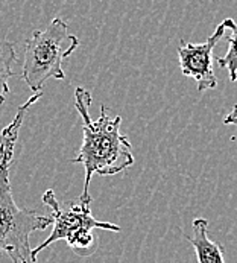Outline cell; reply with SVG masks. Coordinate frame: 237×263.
<instances>
[{"mask_svg": "<svg viewBox=\"0 0 237 263\" xmlns=\"http://www.w3.org/2000/svg\"><path fill=\"white\" fill-rule=\"evenodd\" d=\"M41 96V91L34 93L18 107L14 120L0 133V253L8 254L12 263H37V259L32 256L31 234L52 226V216L22 209L15 204L9 181L20 128L28 110L38 102Z\"/></svg>", "mask_w": 237, "mask_h": 263, "instance_id": "obj_1", "label": "cell"}, {"mask_svg": "<svg viewBox=\"0 0 237 263\" xmlns=\"http://www.w3.org/2000/svg\"><path fill=\"white\" fill-rule=\"evenodd\" d=\"M91 95L84 87L75 90V107L82 119V145L72 163L84 166L85 180L79 202L91 204L90 183L94 174L101 177L116 175L134 164L131 142L120 133L122 117H110L107 107H101V116L96 120L90 117Z\"/></svg>", "mask_w": 237, "mask_h": 263, "instance_id": "obj_2", "label": "cell"}, {"mask_svg": "<svg viewBox=\"0 0 237 263\" xmlns=\"http://www.w3.org/2000/svg\"><path fill=\"white\" fill-rule=\"evenodd\" d=\"M79 40L70 34L67 22L55 17L44 31H34L23 50L22 78L32 93L43 90L47 79L63 81V63L78 49Z\"/></svg>", "mask_w": 237, "mask_h": 263, "instance_id": "obj_3", "label": "cell"}, {"mask_svg": "<svg viewBox=\"0 0 237 263\" xmlns=\"http://www.w3.org/2000/svg\"><path fill=\"white\" fill-rule=\"evenodd\" d=\"M43 204L52 210V231L47 239H44L38 247L32 248V256L37 259L40 253L49 248L58 240H66L67 245L79 254H90L96 248L94 230L122 231V228L111 222L97 221L91 215L90 204H66L63 205L52 189H47L41 198Z\"/></svg>", "mask_w": 237, "mask_h": 263, "instance_id": "obj_4", "label": "cell"}, {"mask_svg": "<svg viewBox=\"0 0 237 263\" xmlns=\"http://www.w3.org/2000/svg\"><path fill=\"white\" fill-rule=\"evenodd\" d=\"M225 26L221 23L204 43H181L178 47V61L181 73L196 81L198 91L204 93L218 87V78L213 70V50L224 38Z\"/></svg>", "mask_w": 237, "mask_h": 263, "instance_id": "obj_5", "label": "cell"}, {"mask_svg": "<svg viewBox=\"0 0 237 263\" xmlns=\"http://www.w3.org/2000/svg\"><path fill=\"white\" fill-rule=\"evenodd\" d=\"M193 236L187 240L195 248L198 263H225L224 248L208 237V222L204 218H198L192 224Z\"/></svg>", "mask_w": 237, "mask_h": 263, "instance_id": "obj_6", "label": "cell"}, {"mask_svg": "<svg viewBox=\"0 0 237 263\" xmlns=\"http://www.w3.org/2000/svg\"><path fill=\"white\" fill-rule=\"evenodd\" d=\"M17 63L15 46L8 40H0V105L9 95V79L14 76V64Z\"/></svg>", "mask_w": 237, "mask_h": 263, "instance_id": "obj_7", "label": "cell"}, {"mask_svg": "<svg viewBox=\"0 0 237 263\" xmlns=\"http://www.w3.org/2000/svg\"><path fill=\"white\" fill-rule=\"evenodd\" d=\"M225 29L231 31V35L227 38L228 41V50L224 57L216 58L218 64L221 67H225L228 70L230 81H237V23L233 18H225L222 22Z\"/></svg>", "mask_w": 237, "mask_h": 263, "instance_id": "obj_8", "label": "cell"}, {"mask_svg": "<svg viewBox=\"0 0 237 263\" xmlns=\"http://www.w3.org/2000/svg\"><path fill=\"white\" fill-rule=\"evenodd\" d=\"M224 123L225 125H236L237 126V102L236 105L233 107V110L230 111V114L224 119Z\"/></svg>", "mask_w": 237, "mask_h": 263, "instance_id": "obj_9", "label": "cell"}]
</instances>
